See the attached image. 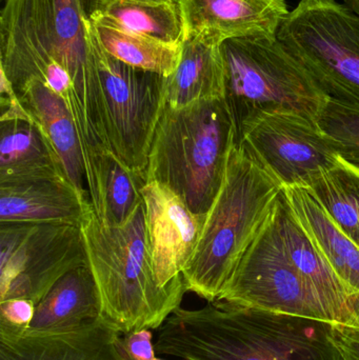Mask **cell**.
Here are the masks:
<instances>
[{"label":"cell","instance_id":"cell-16","mask_svg":"<svg viewBox=\"0 0 359 360\" xmlns=\"http://www.w3.org/2000/svg\"><path fill=\"white\" fill-rule=\"evenodd\" d=\"M120 336L99 317L63 333L0 340V360H126Z\"/></svg>","mask_w":359,"mask_h":360},{"label":"cell","instance_id":"cell-18","mask_svg":"<svg viewBox=\"0 0 359 360\" xmlns=\"http://www.w3.org/2000/svg\"><path fill=\"white\" fill-rule=\"evenodd\" d=\"M50 179L67 177L40 127L27 120L0 122V186Z\"/></svg>","mask_w":359,"mask_h":360},{"label":"cell","instance_id":"cell-29","mask_svg":"<svg viewBox=\"0 0 359 360\" xmlns=\"http://www.w3.org/2000/svg\"><path fill=\"white\" fill-rule=\"evenodd\" d=\"M0 78H1L0 79V108H1L0 122H10V120L34 122L29 111L25 109L18 95L15 92L12 84L1 72H0Z\"/></svg>","mask_w":359,"mask_h":360},{"label":"cell","instance_id":"cell-5","mask_svg":"<svg viewBox=\"0 0 359 360\" xmlns=\"http://www.w3.org/2000/svg\"><path fill=\"white\" fill-rule=\"evenodd\" d=\"M235 145V126L225 97L178 109L166 105L154 133L145 179L164 184L193 213L207 216Z\"/></svg>","mask_w":359,"mask_h":360},{"label":"cell","instance_id":"cell-28","mask_svg":"<svg viewBox=\"0 0 359 360\" xmlns=\"http://www.w3.org/2000/svg\"><path fill=\"white\" fill-rule=\"evenodd\" d=\"M119 346L126 360H155V345L151 330H141L120 336Z\"/></svg>","mask_w":359,"mask_h":360},{"label":"cell","instance_id":"cell-30","mask_svg":"<svg viewBox=\"0 0 359 360\" xmlns=\"http://www.w3.org/2000/svg\"><path fill=\"white\" fill-rule=\"evenodd\" d=\"M333 338L343 360H359L358 328L333 326Z\"/></svg>","mask_w":359,"mask_h":360},{"label":"cell","instance_id":"cell-7","mask_svg":"<svg viewBox=\"0 0 359 360\" xmlns=\"http://www.w3.org/2000/svg\"><path fill=\"white\" fill-rule=\"evenodd\" d=\"M278 39L330 98L359 108V15L337 0H299Z\"/></svg>","mask_w":359,"mask_h":360},{"label":"cell","instance_id":"cell-12","mask_svg":"<svg viewBox=\"0 0 359 360\" xmlns=\"http://www.w3.org/2000/svg\"><path fill=\"white\" fill-rule=\"evenodd\" d=\"M141 195L154 272L160 287H169L183 279L206 216L193 213L178 195L159 182H147Z\"/></svg>","mask_w":359,"mask_h":360},{"label":"cell","instance_id":"cell-31","mask_svg":"<svg viewBox=\"0 0 359 360\" xmlns=\"http://www.w3.org/2000/svg\"><path fill=\"white\" fill-rule=\"evenodd\" d=\"M344 4L349 6L356 14L359 15V0H345Z\"/></svg>","mask_w":359,"mask_h":360},{"label":"cell","instance_id":"cell-1","mask_svg":"<svg viewBox=\"0 0 359 360\" xmlns=\"http://www.w3.org/2000/svg\"><path fill=\"white\" fill-rule=\"evenodd\" d=\"M0 72L15 92L32 80L65 96L75 90L76 122L86 169L110 151L103 89L84 0H4Z\"/></svg>","mask_w":359,"mask_h":360},{"label":"cell","instance_id":"cell-33","mask_svg":"<svg viewBox=\"0 0 359 360\" xmlns=\"http://www.w3.org/2000/svg\"><path fill=\"white\" fill-rule=\"evenodd\" d=\"M358 319H359V309H358ZM358 329H359V328H358Z\"/></svg>","mask_w":359,"mask_h":360},{"label":"cell","instance_id":"cell-10","mask_svg":"<svg viewBox=\"0 0 359 360\" xmlns=\"http://www.w3.org/2000/svg\"><path fill=\"white\" fill-rule=\"evenodd\" d=\"M218 300L333 323L289 258L273 212L244 253Z\"/></svg>","mask_w":359,"mask_h":360},{"label":"cell","instance_id":"cell-13","mask_svg":"<svg viewBox=\"0 0 359 360\" xmlns=\"http://www.w3.org/2000/svg\"><path fill=\"white\" fill-rule=\"evenodd\" d=\"M183 40L221 46L232 38L276 39L290 10L286 0H177Z\"/></svg>","mask_w":359,"mask_h":360},{"label":"cell","instance_id":"cell-6","mask_svg":"<svg viewBox=\"0 0 359 360\" xmlns=\"http://www.w3.org/2000/svg\"><path fill=\"white\" fill-rule=\"evenodd\" d=\"M221 50L236 143L244 126L261 114L292 111L318 122L330 97L278 38H232Z\"/></svg>","mask_w":359,"mask_h":360},{"label":"cell","instance_id":"cell-20","mask_svg":"<svg viewBox=\"0 0 359 360\" xmlns=\"http://www.w3.org/2000/svg\"><path fill=\"white\" fill-rule=\"evenodd\" d=\"M295 217L339 278L359 296V245L303 186L282 190Z\"/></svg>","mask_w":359,"mask_h":360},{"label":"cell","instance_id":"cell-22","mask_svg":"<svg viewBox=\"0 0 359 360\" xmlns=\"http://www.w3.org/2000/svg\"><path fill=\"white\" fill-rule=\"evenodd\" d=\"M166 105L187 107L196 101L225 97V68L221 46L183 40L181 61L166 77Z\"/></svg>","mask_w":359,"mask_h":360},{"label":"cell","instance_id":"cell-26","mask_svg":"<svg viewBox=\"0 0 359 360\" xmlns=\"http://www.w3.org/2000/svg\"><path fill=\"white\" fill-rule=\"evenodd\" d=\"M318 124L341 158L359 167V108L329 98Z\"/></svg>","mask_w":359,"mask_h":360},{"label":"cell","instance_id":"cell-8","mask_svg":"<svg viewBox=\"0 0 359 360\" xmlns=\"http://www.w3.org/2000/svg\"><path fill=\"white\" fill-rule=\"evenodd\" d=\"M91 34L110 151L126 168L145 176L154 133L166 107V77L113 58L99 46L92 29Z\"/></svg>","mask_w":359,"mask_h":360},{"label":"cell","instance_id":"cell-15","mask_svg":"<svg viewBox=\"0 0 359 360\" xmlns=\"http://www.w3.org/2000/svg\"><path fill=\"white\" fill-rule=\"evenodd\" d=\"M93 210L67 179L0 186V224L80 226Z\"/></svg>","mask_w":359,"mask_h":360},{"label":"cell","instance_id":"cell-27","mask_svg":"<svg viewBox=\"0 0 359 360\" xmlns=\"http://www.w3.org/2000/svg\"><path fill=\"white\" fill-rule=\"evenodd\" d=\"M35 307L27 300L0 302V340L23 338L33 321Z\"/></svg>","mask_w":359,"mask_h":360},{"label":"cell","instance_id":"cell-24","mask_svg":"<svg viewBox=\"0 0 359 360\" xmlns=\"http://www.w3.org/2000/svg\"><path fill=\"white\" fill-rule=\"evenodd\" d=\"M303 186L359 245V167L341 158Z\"/></svg>","mask_w":359,"mask_h":360},{"label":"cell","instance_id":"cell-3","mask_svg":"<svg viewBox=\"0 0 359 360\" xmlns=\"http://www.w3.org/2000/svg\"><path fill=\"white\" fill-rule=\"evenodd\" d=\"M100 300V317L122 335L159 329L181 308L183 278L160 287L148 243L145 205L122 226H107L95 212L80 226Z\"/></svg>","mask_w":359,"mask_h":360},{"label":"cell","instance_id":"cell-32","mask_svg":"<svg viewBox=\"0 0 359 360\" xmlns=\"http://www.w3.org/2000/svg\"><path fill=\"white\" fill-rule=\"evenodd\" d=\"M155 360H164V359H157V357H156V359Z\"/></svg>","mask_w":359,"mask_h":360},{"label":"cell","instance_id":"cell-11","mask_svg":"<svg viewBox=\"0 0 359 360\" xmlns=\"http://www.w3.org/2000/svg\"><path fill=\"white\" fill-rule=\"evenodd\" d=\"M236 145L282 188L305 186L341 158L315 120L292 111L261 114L244 126Z\"/></svg>","mask_w":359,"mask_h":360},{"label":"cell","instance_id":"cell-17","mask_svg":"<svg viewBox=\"0 0 359 360\" xmlns=\"http://www.w3.org/2000/svg\"><path fill=\"white\" fill-rule=\"evenodd\" d=\"M17 95L34 122L48 136L60 158L67 179L84 198L90 200L84 152L67 103L39 80L27 82Z\"/></svg>","mask_w":359,"mask_h":360},{"label":"cell","instance_id":"cell-19","mask_svg":"<svg viewBox=\"0 0 359 360\" xmlns=\"http://www.w3.org/2000/svg\"><path fill=\"white\" fill-rule=\"evenodd\" d=\"M100 317V300L90 266L61 277L36 304L25 335H48L82 327Z\"/></svg>","mask_w":359,"mask_h":360},{"label":"cell","instance_id":"cell-23","mask_svg":"<svg viewBox=\"0 0 359 360\" xmlns=\"http://www.w3.org/2000/svg\"><path fill=\"white\" fill-rule=\"evenodd\" d=\"M90 23L95 39L103 50L130 67L164 77L172 75L178 67L183 44L172 46L111 25Z\"/></svg>","mask_w":359,"mask_h":360},{"label":"cell","instance_id":"cell-14","mask_svg":"<svg viewBox=\"0 0 359 360\" xmlns=\"http://www.w3.org/2000/svg\"><path fill=\"white\" fill-rule=\"evenodd\" d=\"M273 217L289 258L318 296L332 323L359 328V296L339 278L318 251L295 217L284 193L274 207Z\"/></svg>","mask_w":359,"mask_h":360},{"label":"cell","instance_id":"cell-4","mask_svg":"<svg viewBox=\"0 0 359 360\" xmlns=\"http://www.w3.org/2000/svg\"><path fill=\"white\" fill-rule=\"evenodd\" d=\"M282 186L240 146L231 150L225 180L183 272L187 292L208 302L226 285L272 215Z\"/></svg>","mask_w":359,"mask_h":360},{"label":"cell","instance_id":"cell-21","mask_svg":"<svg viewBox=\"0 0 359 360\" xmlns=\"http://www.w3.org/2000/svg\"><path fill=\"white\" fill-rule=\"evenodd\" d=\"M91 22L181 46L183 25L177 0H90Z\"/></svg>","mask_w":359,"mask_h":360},{"label":"cell","instance_id":"cell-2","mask_svg":"<svg viewBox=\"0 0 359 360\" xmlns=\"http://www.w3.org/2000/svg\"><path fill=\"white\" fill-rule=\"evenodd\" d=\"M333 326L216 300L174 311L155 350L183 360H343Z\"/></svg>","mask_w":359,"mask_h":360},{"label":"cell","instance_id":"cell-9","mask_svg":"<svg viewBox=\"0 0 359 360\" xmlns=\"http://www.w3.org/2000/svg\"><path fill=\"white\" fill-rule=\"evenodd\" d=\"M88 264L78 226L0 224V302L36 306L61 277Z\"/></svg>","mask_w":359,"mask_h":360},{"label":"cell","instance_id":"cell-25","mask_svg":"<svg viewBox=\"0 0 359 360\" xmlns=\"http://www.w3.org/2000/svg\"><path fill=\"white\" fill-rule=\"evenodd\" d=\"M145 175L126 168L112 152L105 160L103 209L99 219L107 226H122L143 205Z\"/></svg>","mask_w":359,"mask_h":360}]
</instances>
